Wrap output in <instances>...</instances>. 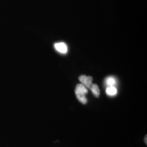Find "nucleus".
<instances>
[{"mask_svg": "<svg viewBox=\"0 0 147 147\" xmlns=\"http://www.w3.org/2000/svg\"><path fill=\"white\" fill-rule=\"evenodd\" d=\"M75 93L80 102L83 104H87V99L86 97V95L88 93V90L82 84H78L75 88Z\"/></svg>", "mask_w": 147, "mask_h": 147, "instance_id": "nucleus-1", "label": "nucleus"}, {"mask_svg": "<svg viewBox=\"0 0 147 147\" xmlns=\"http://www.w3.org/2000/svg\"><path fill=\"white\" fill-rule=\"evenodd\" d=\"M79 79L80 82L82 83V84L87 88H90L92 84H93V78L92 76H87L86 75H82L79 76Z\"/></svg>", "mask_w": 147, "mask_h": 147, "instance_id": "nucleus-2", "label": "nucleus"}, {"mask_svg": "<svg viewBox=\"0 0 147 147\" xmlns=\"http://www.w3.org/2000/svg\"><path fill=\"white\" fill-rule=\"evenodd\" d=\"M107 94L110 96L115 95L117 93V90L115 86H109L106 89Z\"/></svg>", "mask_w": 147, "mask_h": 147, "instance_id": "nucleus-5", "label": "nucleus"}, {"mask_svg": "<svg viewBox=\"0 0 147 147\" xmlns=\"http://www.w3.org/2000/svg\"><path fill=\"white\" fill-rule=\"evenodd\" d=\"M55 47L56 50L59 53H67V47L64 42L56 43L55 44Z\"/></svg>", "mask_w": 147, "mask_h": 147, "instance_id": "nucleus-3", "label": "nucleus"}, {"mask_svg": "<svg viewBox=\"0 0 147 147\" xmlns=\"http://www.w3.org/2000/svg\"><path fill=\"white\" fill-rule=\"evenodd\" d=\"M91 90L92 92L94 94L95 97L99 98L100 96V89L99 86L96 84H92L90 88H89Z\"/></svg>", "mask_w": 147, "mask_h": 147, "instance_id": "nucleus-4", "label": "nucleus"}, {"mask_svg": "<svg viewBox=\"0 0 147 147\" xmlns=\"http://www.w3.org/2000/svg\"><path fill=\"white\" fill-rule=\"evenodd\" d=\"M144 142H145V143H146V144L147 145V135H146V136L144 137Z\"/></svg>", "mask_w": 147, "mask_h": 147, "instance_id": "nucleus-7", "label": "nucleus"}, {"mask_svg": "<svg viewBox=\"0 0 147 147\" xmlns=\"http://www.w3.org/2000/svg\"><path fill=\"white\" fill-rule=\"evenodd\" d=\"M106 82L109 87V86H114L116 84V80L113 77H109L106 79Z\"/></svg>", "mask_w": 147, "mask_h": 147, "instance_id": "nucleus-6", "label": "nucleus"}]
</instances>
